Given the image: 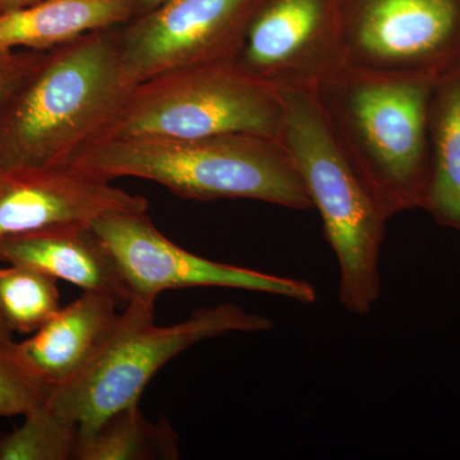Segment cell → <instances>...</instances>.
Here are the masks:
<instances>
[{
    "label": "cell",
    "mask_w": 460,
    "mask_h": 460,
    "mask_svg": "<svg viewBox=\"0 0 460 460\" xmlns=\"http://www.w3.org/2000/svg\"><path fill=\"white\" fill-rule=\"evenodd\" d=\"M118 29L44 51L0 102V171L68 164L102 135L132 89Z\"/></svg>",
    "instance_id": "1"
},
{
    "label": "cell",
    "mask_w": 460,
    "mask_h": 460,
    "mask_svg": "<svg viewBox=\"0 0 460 460\" xmlns=\"http://www.w3.org/2000/svg\"><path fill=\"white\" fill-rule=\"evenodd\" d=\"M68 164L104 180L155 181L196 201L255 199L311 210L313 199L280 138L259 135L184 138H100Z\"/></svg>",
    "instance_id": "2"
},
{
    "label": "cell",
    "mask_w": 460,
    "mask_h": 460,
    "mask_svg": "<svg viewBox=\"0 0 460 460\" xmlns=\"http://www.w3.org/2000/svg\"><path fill=\"white\" fill-rule=\"evenodd\" d=\"M435 84L429 78L387 77L341 66L314 86L387 220L402 211L425 208Z\"/></svg>",
    "instance_id": "3"
},
{
    "label": "cell",
    "mask_w": 460,
    "mask_h": 460,
    "mask_svg": "<svg viewBox=\"0 0 460 460\" xmlns=\"http://www.w3.org/2000/svg\"><path fill=\"white\" fill-rule=\"evenodd\" d=\"M284 102L281 141L319 210L339 268V302L367 316L381 296L385 215L339 140L314 87L279 89Z\"/></svg>",
    "instance_id": "4"
},
{
    "label": "cell",
    "mask_w": 460,
    "mask_h": 460,
    "mask_svg": "<svg viewBox=\"0 0 460 460\" xmlns=\"http://www.w3.org/2000/svg\"><path fill=\"white\" fill-rule=\"evenodd\" d=\"M153 302L131 298L107 343L83 372L51 389L47 402L74 420L80 436L115 411L140 404L157 372L192 345L230 332H265L274 323L241 305L222 304L196 310L186 320L157 326Z\"/></svg>",
    "instance_id": "5"
},
{
    "label": "cell",
    "mask_w": 460,
    "mask_h": 460,
    "mask_svg": "<svg viewBox=\"0 0 460 460\" xmlns=\"http://www.w3.org/2000/svg\"><path fill=\"white\" fill-rule=\"evenodd\" d=\"M283 128L280 91L224 60L178 69L132 87L96 140H184L235 133L281 140Z\"/></svg>",
    "instance_id": "6"
},
{
    "label": "cell",
    "mask_w": 460,
    "mask_h": 460,
    "mask_svg": "<svg viewBox=\"0 0 460 460\" xmlns=\"http://www.w3.org/2000/svg\"><path fill=\"white\" fill-rule=\"evenodd\" d=\"M343 66L438 81L460 66V0H341Z\"/></svg>",
    "instance_id": "7"
},
{
    "label": "cell",
    "mask_w": 460,
    "mask_h": 460,
    "mask_svg": "<svg viewBox=\"0 0 460 460\" xmlns=\"http://www.w3.org/2000/svg\"><path fill=\"white\" fill-rule=\"evenodd\" d=\"M113 253L131 298L155 304L166 290L214 287L284 296L304 305L317 301L308 281L205 259L165 237L146 211H115L93 222Z\"/></svg>",
    "instance_id": "8"
},
{
    "label": "cell",
    "mask_w": 460,
    "mask_h": 460,
    "mask_svg": "<svg viewBox=\"0 0 460 460\" xmlns=\"http://www.w3.org/2000/svg\"><path fill=\"white\" fill-rule=\"evenodd\" d=\"M257 0H164L119 26L120 62L131 87L237 56Z\"/></svg>",
    "instance_id": "9"
},
{
    "label": "cell",
    "mask_w": 460,
    "mask_h": 460,
    "mask_svg": "<svg viewBox=\"0 0 460 460\" xmlns=\"http://www.w3.org/2000/svg\"><path fill=\"white\" fill-rule=\"evenodd\" d=\"M341 14V0H257L233 62L278 90L314 87L343 66Z\"/></svg>",
    "instance_id": "10"
},
{
    "label": "cell",
    "mask_w": 460,
    "mask_h": 460,
    "mask_svg": "<svg viewBox=\"0 0 460 460\" xmlns=\"http://www.w3.org/2000/svg\"><path fill=\"white\" fill-rule=\"evenodd\" d=\"M147 199L72 164L0 171V241L66 224L93 226L115 211H147Z\"/></svg>",
    "instance_id": "11"
},
{
    "label": "cell",
    "mask_w": 460,
    "mask_h": 460,
    "mask_svg": "<svg viewBox=\"0 0 460 460\" xmlns=\"http://www.w3.org/2000/svg\"><path fill=\"white\" fill-rule=\"evenodd\" d=\"M0 261L30 266L84 292L104 293L120 305L131 299L113 253L87 224L49 226L2 239Z\"/></svg>",
    "instance_id": "12"
},
{
    "label": "cell",
    "mask_w": 460,
    "mask_h": 460,
    "mask_svg": "<svg viewBox=\"0 0 460 460\" xmlns=\"http://www.w3.org/2000/svg\"><path fill=\"white\" fill-rule=\"evenodd\" d=\"M119 302L99 292H84L32 337L17 343L30 366L51 387L77 376L100 352L117 325Z\"/></svg>",
    "instance_id": "13"
},
{
    "label": "cell",
    "mask_w": 460,
    "mask_h": 460,
    "mask_svg": "<svg viewBox=\"0 0 460 460\" xmlns=\"http://www.w3.org/2000/svg\"><path fill=\"white\" fill-rule=\"evenodd\" d=\"M137 14L135 0H41L0 14V51H47Z\"/></svg>",
    "instance_id": "14"
},
{
    "label": "cell",
    "mask_w": 460,
    "mask_h": 460,
    "mask_svg": "<svg viewBox=\"0 0 460 460\" xmlns=\"http://www.w3.org/2000/svg\"><path fill=\"white\" fill-rule=\"evenodd\" d=\"M431 178L425 208L460 233V66L436 81L429 104Z\"/></svg>",
    "instance_id": "15"
},
{
    "label": "cell",
    "mask_w": 460,
    "mask_h": 460,
    "mask_svg": "<svg viewBox=\"0 0 460 460\" xmlns=\"http://www.w3.org/2000/svg\"><path fill=\"white\" fill-rule=\"evenodd\" d=\"M177 432L165 417L153 422L140 404L115 411L80 436L75 460H175Z\"/></svg>",
    "instance_id": "16"
},
{
    "label": "cell",
    "mask_w": 460,
    "mask_h": 460,
    "mask_svg": "<svg viewBox=\"0 0 460 460\" xmlns=\"http://www.w3.org/2000/svg\"><path fill=\"white\" fill-rule=\"evenodd\" d=\"M56 278L30 266L0 268V317L12 332L33 334L59 311Z\"/></svg>",
    "instance_id": "17"
},
{
    "label": "cell",
    "mask_w": 460,
    "mask_h": 460,
    "mask_svg": "<svg viewBox=\"0 0 460 460\" xmlns=\"http://www.w3.org/2000/svg\"><path fill=\"white\" fill-rule=\"evenodd\" d=\"M80 428L48 402L23 416L20 428L0 436V460H75Z\"/></svg>",
    "instance_id": "18"
},
{
    "label": "cell",
    "mask_w": 460,
    "mask_h": 460,
    "mask_svg": "<svg viewBox=\"0 0 460 460\" xmlns=\"http://www.w3.org/2000/svg\"><path fill=\"white\" fill-rule=\"evenodd\" d=\"M51 389L23 358L17 343L0 341V417L25 416L47 401Z\"/></svg>",
    "instance_id": "19"
},
{
    "label": "cell",
    "mask_w": 460,
    "mask_h": 460,
    "mask_svg": "<svg viewBox=\"0 0 460 460\" xmlns=\"http://www.w3.org/2000/svg\"><path fill=\"white\" fill-rule=\"evenodd\" d=\"M44 51H0V102L38 65Z\"/></svg>",
    "instance_id": "20"
},
{
    "label": "cell",
    "mask_w": 460,
    "mask_h": 460,
    "mask_svg": "<svg viewBox=\"0 0 460 460\" xmlns=\"http://www.w3.org/2000/svg\"><path fill=\"white\" fill-rule=\"evenodd\" d=\"M38 2H41V0H0V14L16 11V9L27 7V5Z\"/></svg>",
    "instance_id": "21"
},
{
    "label": "cell",
    "mask_w": 460,
    "mask_h": 460,
    "mask_svg": "<svg viewBox=\"0 0 460 460\" xmlns=\"http://www.w3.org/2000/svg\"><path fill=\"white\" fill-rule=\"evenodd\" d=\"M164 0H135L136 9H137V14L142 12H146L148 9L156 7L160 3Z\"/></svg>",
    "instance_id": "22"
},
{
    "label": "cell",
    "mask_w": 460,
    "mask_h": 460,
    "mask_svg": "<svg viewBox=\"0 0 460 460\" xmlns=\"http://www.w3.org/2000/svg\"><path fill=\"white\" fill-rule=\"evenodd\" d=\"M12 334H13V332L5 325L4 321L0 317V341H13V339H12Z\"/></svg>",
    "instance_id": "23"
}]
</instances>
